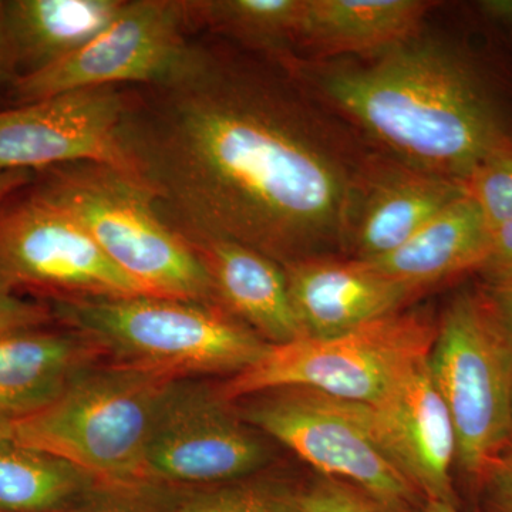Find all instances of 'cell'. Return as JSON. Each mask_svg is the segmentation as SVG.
<instances>
[{"instance_id":"1","label":"cell","mask_w":512,"mask_h":512,"mask_svg":"<svg viewBox=\"0 0 512 512\" xmlns=\"http://www.w3.org/2000/svg\"><path fill=\"white\" fill-rule=\"evenodd\" d=\"M119 146L124 173L191 242H238L281 265L348 256L375 153L281 66L194 43L167 82L128 96Z\"/></svg>"},{"instance_id":"2","label":"cell","mask_w":512,"mask_h":512,"mask_svg":"<svg viewBox=\"0 0 512 512\" xmlns=\"http://www.w3.org/2000/svg\"><path fill=\"white\" fill-rule=\"evenodd\" d=\"M281 67L377 153L423 173L466 183L512 141L474 60L421 32L376 55L292 57Z\"/></svg>"},{"instance_id":"3","label":"cell","mask_w":512,"mask_h":512,"mask_svg":"<svg viewBox=\"0 0 512 512\" xmlns=\"http://www.w3.org/2000/svg\"><path fill=\"white\" fill-rule=\"evenodd\" d=\"M33 195L72 215L147 295L214 305L200 252L130 174L109 164L60 165L46 170Z\"/></svg>"},{"instance_id":"4","label":"cell","mask_w":512,"mask_h":512,"mask_svg":"<svg viewBox=\"0 0 512 512\" xmlns=\"http://www.w3.org/2000/svg\"><path fill=\"white\" fill-rule=\"evenodd\" d=\"M55 313L116 365L178 380L237 375L268 343L220 305L154 295L60 298Z\"/></svg>"},{"instance_id":"5","label":"cell","mask_w":512,"mask_h":512,"mask_svg":"<svg viewBox=\"0 0 512 512\" xmlns=\"http://www.w3.org/2000/svg\"><path fill=\"white\" fill-rule=\"evenodd\" d=\"M177 382L114 365L80 373L39 412L0 424V434L111 483L144 478V453L161 404Z\"/></svg>"},{"instance_id":"6","label":"cell","mask_w":512,"mask_h":512,"mask_svg":"<svg viewBox=\"0 0 512 512\" xmlns=\"http://www.w3.org/2000/svg\"><path fill=\"white\" fill-rule=\"evenodd\" d=\"M437 318L406 308L332 338L269 345L217 393L227 403L284 387H303L346 402L373 404L429 356Z\"/></svg>"},{"instance_id":"7","label":"cell","mask_w":512,"mask_h":512,"mask_svg":"<svg viewBox=\"0 0 512 512\" xmlns=\"http://www.w3.org/2000/svg\"><path fill=\"white\" fill-rule=\"evenodd\" d=\"M429 369L456 430L457 471L476 485L512 440V348L477 288L437 318Z\"/></svg>"},{"instance_id":"8","label":"cell","mask_w":512,"mask_h":512,"mask_svg":"<svg viewBox=\"0 0 512 512\" xmlns=\"http://www.w3.org/2000/svg\"><path fill=\"white\" fill-rule=\"evenodd\" d=\"M239 416L289 448L320 477L362 491L389 512H412L424 498L377 439L366 404L303 387L247 397Z\"/></svg>"},{"instance_id":"9","label":"cell","mask_w":512,"mask_h":512,"mask_svg":"<svg viewBox=\"0 0 512 512\" xmlns=\"http://www.w3.org/2000/svg\"><path fill=\"white\" fill-rule=\"evenodd\" d=\"M184 2L131 0L103 32L62 62L13 82L19 104L73 90L163 84L173 76L192 43Z\"/></svg>"},{"instance_id":"10","label":"cell","mask_w":512,"mask_h":512,"mask_svg":"<svg viewBox=\"0 0 512 512\" xmlns=\"http://www.w3.org/2000/svg\"><path fill=\"white\" fill-rule=\"evenodd\" d=\"M217 390L177 380L161 404L146 453L144 478L231 483L271 460V448Z\"/></svg>"},{"instance_id":"11","label":"cell","mask_w":512,"mask_h":512,"mask_svg":"<svg viewBox=\"0 0 512 512\" xmlns=\"http://www.w3.org/2000/svg\"><path fill=\"white\" fill-rule=\"evenodd\" d=\"M0 285L62 292L63 298L147 295L72 215L36 195L0 214Z\"/></svg>"},{"instance_id":"12","label":"cell","mask_w":512,"mask_h":512,"mask_svg":"<svg viewBox=\"0 0 512 512\" xmlns=\"http://www.w3.org/2000/svg\"><path fill=\"white\" fill-rule=\"evenodd\" d=\"M127 101L119 87H92L0 111V171L74 163L123 171L119 131Z\"/></svg>"},{"instance_id":"13","label":"cell","mask_w":512,"mask_h":512,"mask_svg":"<svg viewBox=\"0 0 512 512\" xmlns=\"http://www.w3.org/2000/svg\"><path fill=\"white\" fill-rule=\"evenodd\" d=\"M366 410L377 439L421 497L458 505L456 430L431 377L429 356Z\"/></svg>"},{"instance_id":"14","label":"cell","mask_w":512,"mask_h":512,"mask_svg":"<svg viewBox=\"0 0 512 512\" xmlns=\"http://www.w3.org/2000/svg\"><path fill=\"white\" fill-rule=\"evenodd\" d=\"M293 308L305 338H332L410 308L419 293L342 255L284 265Z\"/></svg>"},{"instance_id":"15","label":"cell","mask_w":512,"mask_h":512,"mask_svg":"<svg viewBox=\"0 0 512 512\" xmlns=\"http://www.w3.org/2000/svg\"><path fill=\"white\" fill-rule=\"evenodd\" d=\"M466 194V183L414 170L375 150L350 227L349 258L390 254Z\"/></svg>"},{"instance_id":"16","label":"cell","mask_w":512,"mask_h":512,"mask_svg":"<svg viewBox=\"0 0 512 512\" xmlns=\"http://www.w3.org/2000/svg\"><path fill=\"white\" fill-rule=\"evenodd\" d=\"M210 274L215 302L268 345L305 338L284 265L238 242H192Z\"/></svg>"},{"instance_id":"17","label":"cell","mask_w":512,"mask_h":512,"mask_svg":"<svg viewBox=\"0 0 512 512\" xmlns=\"http://www.w3.org/2000/svg\"><path fill=\"white\" fill-rule=\"evenodd\" d=\"M434 5L426 0H306L295 57L376 55L420 33Z\"/></svg>"},{"instance_id":"18","label":"cell","mask_w":512,"mask_h":512,"mask_svg":"<svg viewBox=\"0 0 512 512\" xmlns=\"http://www.w3.org/2000/svg\"><path fill=\"white\" fill-rule=\"evenodd\" d=\"M490 239L483 212L466 194L431 218L402 247L366 262L423 296L451 279L478 272Z\"/></svg>"},{"instance_id":"19","label":"cell","mask_w":512,"mask_h":512,"mask_svg":"<svg viewBox=\"0 0 512 512\" xmlns=\"http://www.w3.org/2000/svg\"><path fill=\"white\" fill-rule=\"evenodd\" d=\"M94 350L89 342L37 328L0 335V424L55 402L89 369Z\"/></svg>"},{"instance_id":"20","label":"cell","mask_w":512,"mask_h":512,"mask_svg":"<svg viewBox=\"0 0 512 512\" xmlns=\"http://www.w3.org/2000/svg\"><path fill=\"white\" fill-rule=\"evenodd\" d=\"M126 0H12L6 30L16 79L62 62L103 32Z\"/></svg>"},{"instance_id":"21","label":"cell","mask_w":512,"mask_h":512,"mask_svg":"<svg viewBox=\"0 0 512 512\" xmlns=\"http://www.w3.org/2000/svg\"><path fill=\"white\" fill-rule=\"evenodd\" d=\"M188 20L232 37L281 64L296 56L306 0L184 2Z\"/></svg>"},{"instance_id":"22","label":"cell","mask_w":512,"mask_h":512,"mask_svg":"<svg viewBox=\"0 0 512 512\" xmlns=\"http://www.w3.org/2000/svg\"><path fill=\"white\" fill-rule=\"evenodd\" d=\"M90 480L69 461L0 434V512H55Z\"/></svg>"},{"instance_id":"23","label":"cell","mask_w":512,"mask_h":512,"mask_svg":"<svg viewBox=\"0 0 512 512\" xmlns=\"http://www.w3.org/2000/svg\"><path fill=\"white\" fill-rule=\"evenodd\" d=\"M178 512H301L296 488L268 481H231L225 487L194 495Z\"/></svg>"},{"instance_id":"24","label":"cell","mask_w":512,"mask_h":512,"mask_svg":"<svg viewBox=\"0 0 512 512\" xmlns=\"http://www.w3.org/2000/svg\"><path fill=\"white\" fill-rule=\"evenodd\" d=\"M468 197L480 211L491 232L512 221V141L495 151L466 181Z\"/></svg>"},{"instance_id":"25","label":"cell","mask_w":512,"mask_h":512,"mask_svg":"<svg viewBox=\"0 0 512 512\" xmlns=\"http://www.w3.org/2000/svg\"><path fill=\"white\" fill-rule=\"evenodd\" d=\"M296 501L301 512H389L362 491L320 476L296 488Z\"/></svg>"},{"instance_id":"26","label":"cell","mask_w":512,"mask_h":512,"mask_svg":"<svg viewBox=\"0 0 512 512\" xmlns=\"http://www.w3.org/2000/svg\"><path fill=\"white\" fill-rule=\"evenodd\" d=\"M481 512H512V440L476 484Z\"/></svg>"},{"instance_id":"27","label":"cell","mask_w":512,"mask_h":512,"mask_svg":"<svg viewBox=\"0 0 512 512\" xmlns=\"http://www.w3.org/2000/svg\"><path fill=\"white\" fill-rule=\"evenodd\" d=\"M49 312L43 306L25 301L0 285V335L16 330L35 329L47 322Z\"/></svg>"},{"instance_id":"28","label":"cell","mask_w":512,"mask_h":512,"mask_svg":"<svg viewBox=\"0 0 512 512\" xmlns=\"http://www.w3.org/2000/svg\"><path fill=\"white\" fill-rule=\"evenodd\" d=\"M478 274L484 282L511 281L512 279V221L491 232L490 247Z\"/></svg>"},{"instance_id":"29","label":"cell","mask_w":512,"mask_h":512,"mask_svg":"<svg viewBox=\"0 0 512 512\" xmlns=\"http://www.w3.org/2000/svg\"><path fill=\"white\" fill-rule=\"evenodd\" d=\"M485 308L512 348V279L478 286Z\"/></svg>"},{"instance_id":"30","label":"cell","mask_w":512,"mask_h":512,"mask_svg":"<svg viewBox=\"0 0 512 512\" xmlns=\"http://www.w3.org/2000/svg\"><path fill=\"white\" fill-rule=\"evenodd\" d=\"M477 9L488 22L512 32V0H483Z\"/></svg>"},{"instance_id":"31","label":"cell","mask_w":512,"mask_h":512,"mask_svg":"<svg viewBox=\"0 0 512 512\" xmlns=\"http://www.w3.org/2000/svg\"><path fill=\"white\" fill-rule=\"evenodd\" d=\"M15 74L6 30L5 2H0V84ZM16 76V74H15Z\"/></svg>"},{"instance_id":"32","label":"cell","mask_w":512,"mask_h":512,"mask_svg":"<svg viewBox=\"0 0 512 512\" xmlns=\"http://www.w3.org/2000/svg\"><path fill=\"white\" fill-rule=\"evenodd\" d=\"M30 177L32 171H0V202L28 183Z\"/></svg>"},{"instance_id":"33","label":"cell","mask_w":512,"mask_h":512,"mask_svg":"<svg viewBox=\"0 0 512 512\" xmlns=\"http://www.w3.org/2000/svg\"><path fill=\"white\" fill-rule=\"evenodd\" d=\"M412 512H461L458 505L441 503V501L424 500L423 503Z\"/></svg>"},{"instance_id":"34","label":"cell","mask_w":512,"mask_h":512,"mask_svg":"<svg viewBox=\"0 0 512 512\" xmlns=\"http://www.w3.org/2000/svg\"><path fill=\"white\" fill-rule=\"evenodd\" d=\"M77 512H124V511H114V510H86V511H77Z\"/></svg>"},{"instance_id":"35","label":"cell","mask_w":512,"mask_h":512,"mask_svg":"<svg viewBox=\"0 0 512 512\" xmlns=\"http://www.w3.org/2000/svg\"><path fill=\"white\" fill-rule=\"evenodd\" d=\"M511 414H512V396H511Z\"/></svg>"}]
</instances>
